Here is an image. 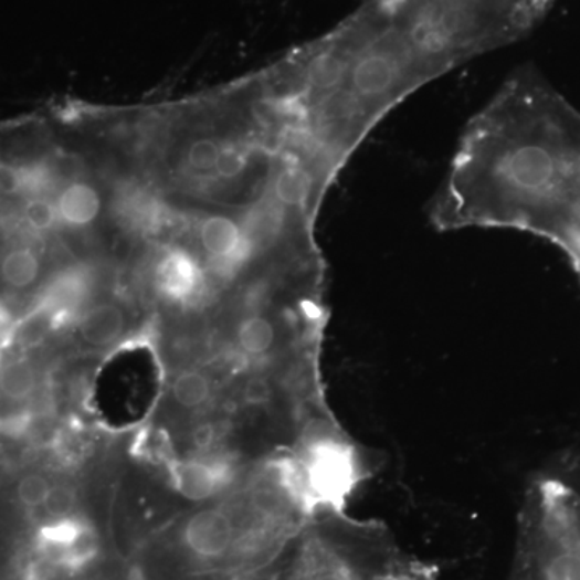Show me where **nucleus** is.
Instances as JSON below:
<instances>
[{
  "instance_id": "nucleus-9",
  "label": "nucleus",
  "mask_w": 580,
  "mask_h": 580,
  "mask_svg": "<svg viewBox=\"0 0 580 580\" xmlns=\"http://www.w3.org/2000/svg\"><path fill=\"white\" fill-rule=\"evenodd\" d=\"M54 484L41 471H27L20 474L13 485V503L23 515H36L51 497Z\"/></svg>"
},
{
  "instance_id": "nucleus-5",
  "label": "nucleus",
  "mask_w": 580,
  "mask_h": 580,
  "mask_svg": "<svg viewBox=\"0 0 580 580\" xmlns=\"http://www.w3.org/2000/svg\"><path fill=\"white\" fill-rule=\"evenodd\" d=\"M54 202L60 224L65 228H81L93 223L102 209L101 196L93 186L70 179L55 188Z\"/></svg>"
},
{
  "instance_id": "nucleus-13",
  "label": "nucleus",
  "mask_w": 580,
  "mask_h": 580,
  "mask_svg": "<svg viewBox=\"0 0 580 580\" xmlns=\"http://www.w3.org/2000/svg\"><path fill=\"white\" fill-rule=\"evenodd\" d=\"M247 167V154L238 147H224L218 158L217 171L221 178L234 179Z\"/></svg>"
},
{
  "instance_id": "nucleus-7",
  "label": "nucleus",
  "mask_w": 580,
  "mask_h": 580,
  "mask_svg": "<svg viewBox=\"0 0 580 580\" xmlns=\"http://www.w3.org/2000/svg\"><path fill=\"white\" fill-rule=\"evenodd\" d=\"M39 389V372L27 357L0 361V402L19 407L30 402Z\"/></svg>"
},
{
  "instance_id": "nucleus-10",
  "label": "nucleus",
  "mask_w": 580,
  "mask_h": 580,
  "mask_svg": "<svg viewBox=\"0 0 580 580\" xmlns=\"http://www.w3.org/2000/svg\"><path fill=\"white\" fill-rule=\"evenodd\" d=\"M175 402L184 408L202 407L209 402L212 384L205 375L199 371H184L176 376L171 384Z\"/></svg>"
},
{
  "instance_id": "nucleus-8",
  "label": "nucleus",
  "mask_w": 580,
  "mask_h": 580,
  "mask_svg": "<svg viewBox=\"0 0 580 580\" xmlns=\"http://www.w3.org/2000/svg\"><path fill=\"white\" fill-rule=\"evenodd\" d=\"M125 326V313L115 304H101L84 309L77 318L81 339L93 347L110 346L119 339Z\"/></svg>"
},
{
  "instance_id": "nucleus-11",
  "label": "nucleus",
  "mask_w": 580,
  "mask_h": 580,
  "mask_svg": "<svg viewBox=\"0 0 580 580\" xmlns=\"http://www.w3.org/2000/svg\"><path fill=\"white\" fill-rule=\"evenodd\" d=\"M375 580H439V578L431 566L402 551Z\"/></svg>"
},
{
  "instance_id": "nucleus-14",
  "label": "nucleus",
  "mask_w": 580,
  "mask_h": 580,
  "mask_svg": "<svg viewBox=\"0 0 580 580\" xmlns=\"http://www.w3.org/2000/svg\"><path fill=\"white\" fill-rule=\"evenodd\" d=\"M214 439H217V428L213 423H202L193 429L192 444L200 452L209 450L213 445Z\"/></svg>"
},
{
  "instance_id": "nucleus-4",
  "label": "nucleus",
  "mask_w": 580,
  "mask_h": 580,
  "mask_svg": "<svg viewBox=\"0 0 580 580\" xmlns=\"http://www.w3.org/2000/svg\"><path fill=\"white\" fill-rule=\"evenodd\" d=\"M154 283L168 300L188 304L202 289L203 273L191 253L173 249L165 253L155 265Z\"/></svg>"
},
{
  "instance_id": "nucleus-6",
  "label": "nucleus",
  "mask_w": 580,
  "mask_h": 580,
  "mask_svg": "<svg viewBox=\"0 0 580 580\" xmlns=\"http://www.w3.org/2000/svg\"><path fill=\"white\" fill-rule=\"evenodd\" d=\"M235 342L239 350L251 360H266L280 348V328L265 313H252L239 323Z\"/></svg>"
},
{
  "instance_id": "nucleus-3",
  "label": "nucleus",
  "mask_w": 580,
  "mask_h": 580,
  "mask_svg": "<svg viewBox=\"0 0 580 580\" xmlns=\"http://www.w3.org/2000/svg\"><path fill=\"white\" fill-rule=\"evenodd\" d=\"M175 485L182 497L205 502L223 492L234 481V466L223 458H189L176 464Z\"/></svg>"
},
{
  "instance_id": "nucleus-2",
  "label": "nucleus",
  "mask_w": 580,
  "mask_h": 580,
  "mask_svg": "<svg viewBox=\"0 0 580 580\" xmlns=\"http://www.w3.org/2000/svg\"><path fill=\"white\" fill-rule=\"evenodd\" d=\"M239 539V527L230 513L221 508L200 509L182 527V544L197 560H223Z\"/></svg>"
},
{
  "instance_id": "nucleus-1",
  "label": "nucleus",
  "mask_w": 580,
  "mask_h": 580,
  "mask_svg": "<svg viewBox=\"0 0 580 580\" xmlns=\"http://www.w3.org/2000/svg\"><path fill=\"white\" fill-rule=\"evenodd\" d=\"M437 218L539 232L580 270V116L544 87L509 86L471 128Z\"/></svg>"
},
{
  "instance_id": "nucleus-12",
  "label": "nucleus",
  "mask_w": 580,
  "mask_h": 580,
  "mask_svg": "<svg viewBox=\"0 0 580 580\" xmlns=\"http://www.w3.org/2000/svg\"><path fill=\"white\" fill-rule=\"evenodd\" d=\"M221 147L212 139H199L189 147L188 164L193 170L207 171L217 167Z\"/></svg>"
}]
</instances>
